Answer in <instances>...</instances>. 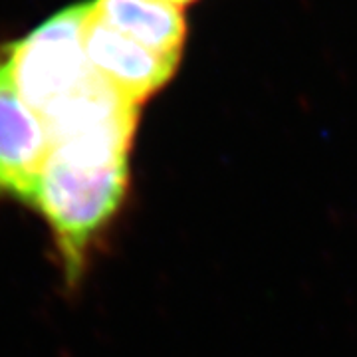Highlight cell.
Here are the masks:
<instances>
[{
  "mask_svg": "<svg viewBox=\"0 0 357 357\" xmlns=\"http://www.w3.org/2000/svg\"><path fill=\"white\" fill-rule=\"evenodd\" d=\"M129 165H93L48 153L26 204L50 227L68 282L79 278L89 246L128 192Z\"/></svg>",
  "mask_w": 357,
  "mask_h": 357,
  "instance_id": "obj_1",
  "label": "cell"
},
{
  "mask_svg": "<svg viewBox=\"0 0 357 357\" xmlns=\"http://www.w3.org/2000/svg\"><path fill=\"white\" fill-rule=\"evenodd\" d=\"M89 2L46 18L22 40L8 42L10 74L20 98L42 117L96 76L84 48Z\"/></svg>",
  "mask_w": 357,
  "mask_h": 357,
  "instance_id": "obj_2",
  "label": "cell"
},
{
  "mask_svg": "<svg viewBox=\"0 0 357 357\" xmlns=\"http://www.w3.org/2000/svg\"><path fill=\"white\" fill-rule=\"evenodd\" d=\"M48 153L44 123L20 98L10 74V48L0 42V195L28 203Z\"/></svg>",
  "mask_w": 357,
  "mask_h": 357,
  "instance_id": "obj_3",
  "label": "cell"
},
{
  "mask_svg": "<svg viewBox=\"0 0 357 357\" xmlns=\"http://www.w3.org/2000/svg\"><path fill=\"white\" fill-rule=\"evenodd\" d=\"M84 48L91 68L139 105L165 86L178 66V60L149 50L98 20L91 14V0L84 26Z\"/></svg>",
  "mask_w": 357,
  "mask_h": 357,
  "instance_id": "obj_4",
  "label": "cell"
},
{
  "mask_svg": "<svg viewBox=\"0 0 357 357\" xmlns=\"http://www.w3.org/2000/svg\"><path fill=\"white\" fill-rule=\"evenodd\" d=\"M91 14L145 48L181 60L189 26L177 4L169 0H91Z\"/></svg>",
  "mask_w": 357,
  "mask_h": 357,
  "instance_id": "obj_5",
  "label": "cell"
},
{
  "mask_svg": "<svg viewBox=\"0 0 357 357\" xmlns=\"http://www.w3.org/2000/svg\"><path fill=\"white\" fill-rule=\"evenodd\" d=\"M169 2H173L177 6H183V4H189V2H197V0H169Z\"/></svg>",
  "mask_w": 357,
  "mask_h": 357,
  "instance_id": "obj_6",
  "label": "cell"
}]
</instances>
